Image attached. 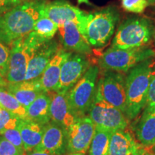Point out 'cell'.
Here are the masks:
<instances>
[{"instance_id":"cell-1","label":"cell","mask_w":155,"mask_h":155,"mask_svg":"<svg viewBox=\"0 0 155 155\" xmlns=\"http://www.w3.org/2000/svg\"><path fill=\"white\" fill-rule=\"evenodd\" d=\"M45 0L23 2L0 15V42L7 46L28 35L41 16Z\"/></svg>"},{"instance_id":"cell-2","label":"cell","mask_w":155,"mask_h":155,"mask_svg":"<svg viewBox=\"0 0 155 155\" xmlns=\"http://www.w3.org/2000/svg\"><path fill=\"white\" fill-rule=\"evenodd\" d=\"M119 19V10L108 6L99 11L86 13L77 27L92 48L101 49L114 35Z\"/></svg>"},{"instance_id":"cell-3","label":"cell","mask_w":155,"mask_h":155,"mask_svg":"<svg viewBox=\"0 0 155 155\" xmlns=\"http://www.w3.org/2000/svg\"><path fill=\"white\" fill-rule=\"evenodd\" d=\"M153 58L138 64L126 76L127 109L125 115L132 120L146 106L147 94L154 71Z\"/></svg>"},{"instance_id":"cell-4","label":"cell","mask_w":155,"mask_h":155,"mask_svg":"<svg viewBox=\"0 0 155 155\" xmlns=\"http://www.w3.org/2000/svg\"><path fill=\"white\" fill-rule=\"evenodd\" d=\"M155 28L150 19L134 17L127 19L119 27L111 48L134 49L148 46L154 38Z\"/></svg>"},{"instance_id":"cell-5","label":"cell","mask_w":155,"mask_h":155,"mask_svg":"<svg viewBox=\"0 0 155 155\" xmlns=\"http://www.w3.org/2000/svg\"><path fill=\"white\" fill-rule=\"evenodd\" d=\"M154 57L155 50L149 46L127 50L110 47L98 58V66L102 71L123 73Z\"/></svg>"},{"instance_id":"cell-6","label":"cell","mask_w":155,"mask_h":155,"mask_svg":"<svg viewBox=\"0 0 155 155\" xmlns=\"http://www.w3.org/2000/svg\"><path fill=\"white\" fill-rule=\"evenodd\" d=\"M99 71L98 65H91L83 77L68 92L70 106L76 119L88 114L96 96Z\"/></svg>"},{"instance_id":"cell-7","label":"cell","mask_w":155,"mask_h":155,"mask_svg":"<svg viewBox=\"0 0 155 155\" xmlns=\"http://www.w3.org/2000/svg\"><path fill=\"white\" fill-rule=\"evenodd\" d=\"M88 116L96 129L110 132L124 130L128 125V119L125 114L106 102L98 94L97 90L94 102L89 110Z\"/></svg>"},{"instance_id":"cell-8","label":"cell","mask_w":155,"mask_h":155,"mask_svg":"<svg viewBox=\"0 0 155 155\" xmlns=\"http://www.w3.org/2000/svg\"><path fill=\"white\" fill-rule=\"evenodd\" d=\"M96 90L106 102L123 113H126V77L123 73L114 71H104L98 81Z\"/></svg>"},{"instance_id":"cell-9","label":"cell","mask_w":155,"mask_h":155,"mask_svg":"<svg viewBox=\"0 0 155 155\" xmlns=\"http://www.w3.org/2000/svg\"><path fill=\"white\" fill-rule=\"evenodd\" d=\"M95 131L96 126L89 116L78 118L67 129V152L86 154Z\"/></svg>"},{"instance_id":"cell-10","label":"cell","mask_w":155,"mask_h":155,"mask_svg":"<svg viewBox=\"0 0 155 155\" xmlns=\"http://www.w3.org/2000/svg\"><path fill=\"white\" fill-rule=\"evenodd\" d=\"M87 55L71 53L63 61L57 91H68L91 66Z\"/></svg>"},{"instance_id":"cell-11","label":"cell","mask_w":155,"mask_h":155,"mask_svg":"<svg viewBox=\"0 0 155 155\" xmlns=\"http://www.w3.org/2000/svg\"><path fill=\"white\" fill-rule=\"evenodd\" d=\"M9 67L6 81L7 83H17L25 80L27 69L32 53L25 45L22 38L11 45Z\"/></svg>"},{"instance_id":"cell-12","label":"cell","mask_w":155,"mask_h":155,"mask_svg":"<svg viewBox=\"0 0 155 155\" xmlns=\"http://www.w3.org/2000/svg\"><path fill=\"white\" fill-rule=\"evenodd\" d=\"M86 14V12L66 0H55L49 3L46 2L41 11V15L53 20L58 28L67 22H73L78 25Z\"/></svg>"},{"instance_id":"cell-13","label":"cell","mask_w":155,"mask_h":155,"mask_svg":"<svg viewBox=\"0 0 155 155\" xmlns=\"http://www.w3.org/2000/svg\"><path fill=\"white\" fill-rule=\"evenodd\" d=\"M33 150L63 155L67 151V129L50 121L43 126V135L40 143Z\"/></svg>"},{"instance_id":"cell-14","label":"cell","mask_w":155,"mask_h":155,"mask_svg":"<svg viewBox=\"0 0 155 155\" xmlns=\"http://www.w3.org/2000/svg\"><path fill=\"white\" fill-rule=\"evenodd\" d=\"M60 48L57 41L53 39L36 50L29 61L25 81L38 80Z\"/></svg>"},{"instance_id":"cell-15","label":"cell","mask_w":155,"mask_h":155,"mask_svg":"<svg viewBox=\"0 0 155 155\" xmlns=\"http://www.w3.org/2000/svg\"><path fill=\"white\" fill-rule=\"evenodd\" d=\"M68 92L65 91H57L49 93L50 121L65 129H68L76 120L70 106Z\"/></svg>"},{"instance_id":"cell-16","label":"cell","mask_w":155,"mask_h":155,"mask_svg":"<svg viewBox=\"0 0 155 155\" xmlns=\"http://www.w3.org/2000/svg\"><path fill=\"white\" fill-rule=\"evenodd\" d=\"M58 30L61 45L65 50L85 55L92 53V47L81 33L75 22H65Z\"/></svg>"},{"instance_id":"cell-17","label":"cell","mask_w":155,"mask_h":155,"mask_svg":"<svg viewBox=\"0 0 155 155\" xmlns=\"http://www.w3.org/2000/svg\"><path fill=\"white\" fill-rule=\"evenodd\" d=\"M71 52L65 50L61 46L55 55L45 69L41 76L38 79L42 88L46 93L57 91L61 78V67L63 61Z\"/></svg>"},{"instance_id":"cell-18","label":"cell","mask_w":155,"mask_h":155,"mask_svg":"<svg viewBox=\"0 0 155 155\" xmlns=\"http://www.w3.org/2000/svg\"><path fill=\"white\" fill-rule=\"evenodd\" d=\"M146 152L130 134L124 130L112 132L108 155H141Z\"/></svg>"},{"instance_id":"cell-19","label":"cell","mask_w":155,"mask_h":155,"mask_svg":"<svg viewBox=\"0 0 155 155\" xmlns=\"http://www.w3.org/2000/svg\"><path fill=\"white\" fill-rule=\"evenodd\" d=\"M6 88L26 109L40 94L45 93L39 80L7 83Z\"/></svg>"},{"instance_id":"cell-20","label":"cell","mask_w":155,"mask_h":155,"mask_svg":"<svg viewBox=\"0 0 155 155\" xmlns=\"http://www.w3.org/2000/svg\"><path fill=\"white\" fill-rule=\"evenodd\" d=\"M136 134L144 147L155 144V107L145 106L144 113L136 127Z\"/></svg>"},{"instance_id":"cell-21","label":"cell","mask_w":155,"mask_h":155,"mask_svg":"<svg viewBox=\"0 0 155 155\" xmlns=\"http://www.w3.org/2000/svg\"><path fill=\"white\" fill-rule=\"evenodd\" d=\"M17 129L20 133L25 152L32 151L42 140L43 127L27 119H19Z\"/></svg>"},{"instance_id":"cell-22","label":"cell","mask_w":155,"mask_h":155,"mask_svg":"<svg viewBox=\"0 0 155 155\" xmlns=\"http://www.w3.org/2000/svg\"><path fill=\"white\" fill-rule=\"evenodd\" d=\"M50 96L49 93H42L27 108V120L35 122L41 126L46 125L50 119Z\"/></svg>"},{"instance_id":"cell-23","label":"cell","mask_w":155,"mask_h":155,"mask_svg":"<svg viewBox=\"0 0 155 155\" xmlns=\"http://www.w3.org/2000/svg\"><path fill=\"white\" fill-rule=\"evenodd\" d=\"M0 107L20 119H27V109L4 87H0Z\"/></svg>"},{"instance_id":"cell-24","label":"cell","mask_w":155,"mask_h":155,"mask_svg":"<svg viewBox=\"0 0 155 155\" xmlns=\"http://www.w3.org/2000/svg\"><path fill=\"white\" fill-rule=\"evenodd\" d=\"M112 132L96 129L88 149V155H108Z\"/></svg>"},{"instance_id":"cell-25","label":"cell","mask_w":155,"mask_h":155,"mask_svg":"<svg viewBox=\"0 0 155 155\" xmlns=\"http://www.w3.org/2000/svg\"><path fill=\"white\" fill-rule=\"evenodd\" d=\"M58 30V26L48 17L41 15L35 25L33 31L46 41L53 40Z\"/></svg>"},{"instance_id":"cell-26","label":"cell","mask_w":155,"mask_h":155,"mask_svg":"<svg viewBox=\"0 0 155 155\" xmlns=\"http://www.w3.org/2000/svg\"><path fill=\"white\" fill-rule=\"evenodd\" d=\"M18 117L0 107V135L7 130L17 129L19 121Z\"/></svg>"},{"instance_id":"cell-27","label":"cell","mask_w":155,"mask_h":155,"mask_svg":"<svg viewBox=\"0 0 155 155\" xmlns=\"http://www.w3.org/2000/svg\"><path fill=\"white\" fill-rule=\"evenodd\" d=\"M121 5L126 11L141 14L144 12L150 4L148 0H121Z\"/></svg>"},{"instance_id":"cell-28","label":"cell","mask_w":155,"mask_h":155,"mask_svg":"<svg viewBox=\"0 0 155 155\" xmlns=\"http://www.w3.org/2000/svg\"><path fill=\"white\" fill-rule=\"evenodd\" d=\"M9 55H10L9 48L0 42V75L4 79H6L8 71Z\"/></svg>"},{"instance_id":"cell-29","label":"cell","mask_w":155,"mask_h":155,"mask_svg":"<svg viewBox=\"0 0 155 155\" xmlns=\"http://www.w3.org/2000/svg\"><path fill=\"white\" fill-rule=\"evenodd\" d=\"M3 137L7 140H8L9 142H11L13 145H15L19 150L25 152L24 150V145H23L22 137H21L20 133H19L17 128L5 131L3 134Z\"/></svg>"},{"instance_id":"cell-30","label":"cell","mask_w":155,"mask_h":155,"mask_svg":"<svg viewBox=\"0 0 155 155\" xmlns=\"http://www.w3.org/2000/svg\"><path fill=\"white\" fill-rule=\"evenodd\" d=\"M25 153L5 138H0V155H25Z\"/></svg>"},{"instance_id":"cell-31","label":"cell","mask_w":155,"mask_h":155,"mask_svg":"<svg viewBox=\"0 0 155 155\" xmlns=\"http://www.w3.org/2000/svg\"><path fill=\"white\" fill-rule=\"evenodd\" d=\"M146 106L155 107V70L151 79L150 88L147 94Z\"/></svg>"},{"instance_id":"cell-32","label":"cell","mask_w":155,"mask_h":155,"mask_svg":"<svg viewBox=\"0 0 155 155\" xmlns=\"http://www.w3.org/2000/svg\"><path fill=\"white\" fill-rule=\"evenodd\" d=\"M22 3L17 0H0V15Z\"/></svg>"},{"instance_id":"cell-33","label":"cell","mask_w":155,"mask_h":155,"mask_svg":"<svg viewBox=\"0 0 155 155\" xmlns=\"http://www.w3.org/2000/svg\"><path fill=\"white\" fill-rule=\"evenodd\" d=\"M25 155H55V154H50V153H48V152H40V151L32 150V151H30V152H25Z\"/></svg>"},{"instance_id":"cell-34","label":"cell","mask_w":155,"mask_h":155,"mask_svg":"<svg viewBox=\"0 0 155 155\" xmlns=\"http://www.w3.org/2000/svg\"><path fill=\"white\" fill-rule=\"evenodd\" d=\"M7 86V82L0 75V87H6Z\"/></svg>"},{"instance_id":"cell-35","label":"cell","mask_w":155,"mask_h":155,"mask_svg":"<svg viewBox=\"0 0 155 155\" xmlns=\"http://www.w3.org/2000/svg\"><path fill=\"white\" fill-rule=\"evenodd\" d=\"M78 5H81V4H86V5H91L89 0H78Z\"/></svg>"},{"instance_id":"cell-36","label":"cell","mask_w":155,"mask_h":155,"mask_svg":"<svg viewBox=\"0 0 155 155\" xmlns=\"http://www.w3.org/2000/svg\"><path fill=\"white\" fill-rule=\"evenodd\" d=\"M68 155H86L84 153H70Z\"/></svg>"},{"instance_id":"cell-37","label":"cell","mask_w":155,"mask_h":155,"mask_svg":"<svg viewBox=\"0 0 155 155\" xmlns=\"http://www.w3.org/2000/svg\"><path fill=\"white\" fill-rule=\"evenodd\" d=\"M148 2L150 5L155 6V0H148Z\"/></svg>"},{"instance_id":"cell-38","label":"cell","mask_w":155,"mask_h":155,"mask_svg":"<svg viewBox=\"0 0 155 155\" xmlns=\"http://www.w3.org/2000/svg\"><path fill=\"white\" fill-rule=\"evenodd\" d=\"M141 155H155V154H152V153H150V152H145L144 154H141Z\"/></svg>"},{"instance_id":"cell-39","label":"cell","mask_w":155,"mask_h":155,"mask_svg":"<svg viewBox=\"0 0 155 155\" xmlns=\"http://www.w3.org/2000/svg\"><path fill=\"white\" fill-rule=\"evenodd\" d=\"M17 1H19V2H25V1H28V0H17Z\"/></svg>"},{"instance_id":"cell-40","label":"cell","mask_w":155,"mask_h":155,"mask_svg":"<svg viewBox=\"0 0 155 155\" xmlns=\"http://www.w3.org/2000/svg\"><path fill=\"white\" fill-rule=\"evenodd\" d=\"M153 39H154V43H155V32H154V38H153Z\"/></svg>"}]
</instances>
